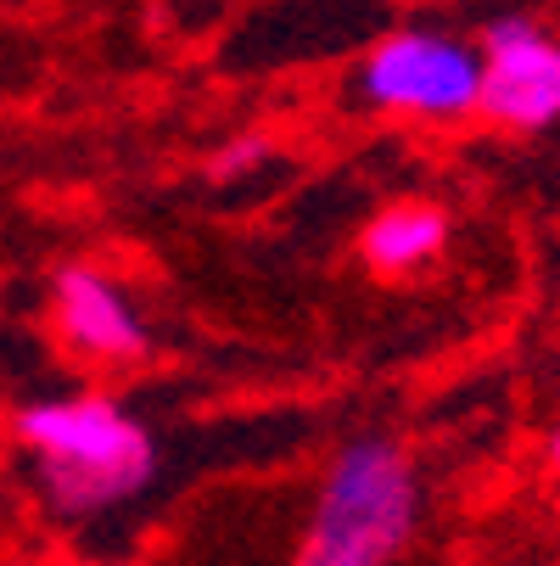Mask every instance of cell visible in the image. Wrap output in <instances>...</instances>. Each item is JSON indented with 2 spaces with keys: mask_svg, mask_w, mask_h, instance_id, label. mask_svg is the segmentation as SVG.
<instances>
[{
  "mask_svg": "<svg viewBox=\"0 0 560 566\" xmlns=\"http://www.w3.org/2000/svg\"><path fill=\"white\" fill-rule=\"evenodd\" d=\"M359 102L387 118L465 124L483 113V45L443 29H398L364 51Z\"/></svg>",
  "mask_w": 560,
  "mask_h": 566,
  "instance_id": "3",
  "label": "cell"
},
{
  "mask_svg": "<svg viewBox=\"0 0 560 566\" xmlns=\"http://www.w3.org/2000/svg\"><path fill=\"white\" fill-rule=\"evenodd\" d=\"M448 213L437 202H392L381 208L364 235H359V253L376 275H415L426 270L432 259H443L448 248Z\"/></svg>",
  "mask_w": 560,
  "mask_h": 566,
  "instance_id": "6",
  "label": "cell"
},
{
  "mask_svg": "<svg viewBox=\"0 0 560 566\" xmlns=\"http://www.w3.org/2000/svg\"><path fill=\"white\" fill-rule=\"evenodd\" d=\"M18 443L56 516H102L157 482V438L107 392L45 398L18 416Z\"/></svg>",
  "mask_w": 560,
  "mask_h": 566,
  "instance_id": "1",
  "label": "cell"
},
{
  "mask_svg": "<svg viewBox=\"0 0 560 566\" xmlns=\"http://www.w3.org/2000/svg\"><path fill=\"white\" fill-rule=\"evenodd\" d=\"M483 113L510 135H543L560 124V40L538 18H499L483 29Z\"/></svg>",
  "mask_w": 560,
  "mask_h": 566,
  "instance_id": "4",
  "label": "cell"
},
{
  "mask_svg": "<svg viewBox=\"0 0 560 566\" xmlns=\"http://www.w3.org/2000/svg\"><path fill=\"white\" fill-rule=\"evenodd\" d=\"M549 465L560 471V427H554V438H549Z\"/></svg>",
  "mask_w": 560,
  "mask_h": 566,
  "instance_id": "8",
  "label": "cell"
},
{
  "mask_svg": "<svg viewBox=\"0 0 560 566\" xmlns=\"http://www.w3.org/2000/svg\"><path fill=\"white\" fill-rule=\"evenodd\" d=\"M51 319L56 337L96 365H135L151 354V332L140 308L124 297V286L91 264H67L51 281Z\"/></svg>",
  "mask_w": 560,
  "mask_h": 566,
  "instance_id": "5",
  "label": "cell"
},
{
  "mask_svg": "<svg viewBox=\"0 0 560 566\" xmlns=\"http://www.w3.org/2000/svg\"><path fill=\"white\" fill-rule=\"evenodd\" d=\"M421 511L415 454L387 432H359L326 460L292 566H392L415 544Z\"/></svg>",
  "mask_w": 560,
  "mask_h": 566,
  "instance_id": "2",
  "label": "cell"
},
{
  "mask_svg": "<svg viewBox=\"0 0 560 566\" xmlns=\"http://www.w3.org/2000/svg\"><path fill=\"white\" fill-rule=\"evenodd\" d=\"M270 164V135H235L219 157H213V164H208V175L213 180H242V175H253V169H264Z\"/></svg>",
  "mask_w": 560,
  "mask_h": 566,
  "instance_id": "7",
  "label": "cell"
}]
</instances>
